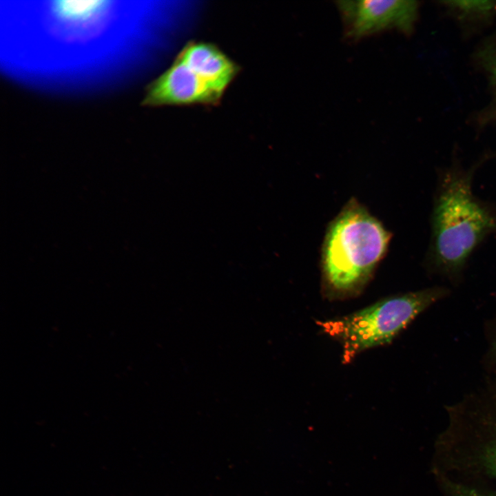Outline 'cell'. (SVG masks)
<instances>
[{
	"label": "cell",
	"mask_w": 496,
	"mask_h": 496,
	"mask_svg": "<svg viewBox=\"0 0 496 496\" xmlns=\"http://www.w3.org/2000/svg\"><path fill=\"white\" fill-rule=\"evenodd\" d=\"M475 56L485 72L491 93L490 103L479 112L476 118L478 126L484 127L496 123V32L479 46Z\"/></svg>",
	"instance_id": "9c48e42d"
},
{
	"label": "cell",
	"mask_w": 496,
	"mask_h": 496,
	"mask_svg": "<svg viewBox=\"0 0 496 496\" xmlns=\"http://www.w3.org/2000/svg\"><path fill=\"white\" fill-rule=\"evenodd\" d=\"M223 94L205 81L183 62L173 64L145 87L143 106L215 105Z\"/></svg>",
	"instance_id": "8992f818"
},
{
	"label": "cell",
	"mask_w": 496,
	"mask_h": 496,
	"mask_svg": "<svg viewBox=\"0 0 496 496\" xmlns=\"http://www.w3.org/2000/svg\"><path fill=\"white\" fill-rule=\"evenodd\" d=\"M440 3L462 21H488L496 13V1H443Z\"/></svg>",
	"instance_id": "30bf717a"
},
{
	"label": "cell",
	"mask_w": 496,
	"mask_h": 496,
	"mask_svg": "<svg viewBox=\"0 0 496 496\" xmlns=\"http://www.w3.org/2000/svg\"><path fill=\"white\" fill-rule=\"evenodd\" d=\"M475 169L447 168L435 194L428 258L435 271L450 277L461 273L475 249L496 230L495 213L473 193Z\"/></svg>",
	"instance_id": "6da1fadb"
},
{
	"label": "cell",
	"mask_w": 496,
	"mask_h": 496,
	"mask_svg": "<svg viewBox=\"0 0 496 496\" xmlns=\"http://www.w3.org/2000/svg\"><path fill=\"white\" fill-rule=\"evenodd\" d=\"M447 293L441 287L406 293L319 324L342 342L348 360L364 350L392 341L416 316Z\"/></svg>",
	"instance_id": "277c9868"
},
{
	"label": "cell",
	"mask_w": 496,
	"mask_h": 496,
	"mask_svg": "<svg viewBox=\"0 0 496 496\" xmlns=\"http://www.w3.org/2000/svg\"><path fill=\"white\" fill-rule=\"evenodd\" d=\"M492 350H493V352L495 356L496 357V333H495V337L493 340Z\"/></svg>",
	"instance_id": "7c38bea8"
},
{
	"label": "cell",
	"mask_w": 496,
	"mask_h": 496,
	"mask_svg": "<svg viewBox=\"0 0 496 496\" xmlns=\"http://www.w3.org/2000/svg\"><path fill=\"white\" fill-rule=\"evenodd\" d=\"M482 397L450 409L435 440L433 474L496 481V395Z\"/></svg>",
	"instance_id": "3957f363"
},
{
	"label": "cell",
	"mask_w": 496,
	"mask_h": 496,
	"mask_svg": "<svg viewBox=\"0 0 496 496\" xmlns=\"http://www.w3.org/2000/svg\"><path fill=\"white\" fill-rule=\"evenodd\" d=\"M391 233L352 198L329 223L321 247L322 282L329 293L351 295L371 280L386 256Z\"/></svg>",
	"instance_id": "7a4b0ae2"
},
{
	"label": "cell",
	"mask_w": 496,
	"mask_h": 496,
	"mask_svg": "<svg viewBox=\"0 0 496 496\" xmlns=\"http://www.w3.org/2000/svg\"><path fill=\"white\" fill-rule=\"evenodd\" d=\"M434 475L437 485L446 496H496V490L486 489L443 474Z\"/></svg>",
	"instance_id": "8fae6325"
},
{
	"label": "cell",
	"mask_w": 496,
	"mask_h": 496,
	"mask_svg": "<svg viewBox=\"0 0 496 496\" xmlns=\"http://www.w3.org/2000/svg\"><path fill=\"white\" fill-rule=\"evenodd\" d=\"M109 1H56L48 8L52 29L72 40L89 38L104 27L112 8Z\"/></svg>",
	"instance_id": "52a82bcc"
},
{
	"label": "cell",
	"mask_w": 496,
	"mask_h": 496,
	"mask_svg": "<svg viewBox=\"0 0 496 496\" xmlns=\"http://www.w3.org/2000/svg\"><path fill=\"white\" fill-rule=\"evenodd\" d=\"M336 5L344 34L352 40L389 30L409 35L419 17L420 3L412 0H347Z\"/></svg>",
	"instance_id": "5b68a950"
},
{
	"label": "cell",
	"mask_w": 496,
	"mask_h": 496,
	"mask_svg": "<svg viewBox=\"0 0 496 496\" xmlns=\"http://www.w3.org/2000/svg\"><path fill=\"white\" fill-rule=\"evenodd\" d=\"M176 59L183 62L205 81L224 94L236 77L240 68L216 45L205 42H190Z\"/></svg>",
	"instance_id": "ba28073f"
}]
</instances>
